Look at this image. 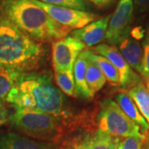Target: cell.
<instances>
[{"label": "cell", "mask_w": 149, "mask_h": 149, "mask_svg": "<svg viewBox=\"0 0 149 149\" xmlns=\"http://www.w3.org/2000/svg\"><path fill=\"white\" fill-rule=\"evenodd\" d=\"M6 101L18 109H32L54 117L63 114L65 97L46 74L26 72L12 89Z\"/></svg>", "instance_id": "cell-1"}, {"label": "cell", "mask_w": 149, "mask_h": 149, "mask_svg": "<svg viewBox=\"0 0 149 149\" xmlns=\"http://www.w3.org/2000/svg\"><path fill=\"white\" fill-rule=\"evenodd\" d=\"M0 14L39 42H54L71 32L70 28L54 21L32 0H1Z\"/></svg>", "instance_id": "cell-2"}, {"label": "cell", "mask_w": 149, "mask_h": 149, "mask_svg": "<svg viewBox=\"0 0 149 149\" xmlns=\"http://www.w3.org/2000/svg\"><path fill=\"white\" fill-rule=\"evenodd\" d=\"M46 50L0 14V65L29 72L42 63Z\"/></svg>", "instance_id": "cell-3"}, {"label": "cell", "mask_w": 149, "mask_h": 149, "mask_svg": "<svg viewBox=\"0 0 149 149\" xmlns=\"http://www.w3.org/2000/svg\"><path fill=\"white\" fill-rule=\"evenodd\" d=\"M12 128L32 139L50 141L58 134V124L56 117L46 113L18 109L11 115L9 121Z\"/></svg>", "instance_id": "cell-4"}, {"label": "cell", "mask_w": 149, "mask_h": 149, "mask_svg": "<svg viewBox=\"0 0 149 149\" xmlns=\"http://www.w3.org/2000/svg\"><path fill=\"white\" fill-rule=\"evenodd\" d=\"M98 130L117 138L138 137L145 139L147 134L138 124L133 122L122 111L116 102L105 100L100 104V111L97 117Z\"/></svg>", "instance_id": "cell-5"}, {"label": "cell", "mask_w": 149, "mask_h": 149, "mask_svg": "<svg viewBox=\"0 0 149 149\" xmlns=\"http://www.w3.org/2000/svg\"><path fill=\"white\" fill-rule=\"evenodd\" d=\"M133 12V0H118L117 8L110 17L105 36L109 45L116 47L123 38L130 33Z\"/></svg>", "instance_id": "cell-6"}, {"label": "cell", "mask_w": 149, "mask_h": 149, "mask_svg": "<svg viewBox=\"0 0 149 149\" xmlns=\"http://www.w3.org/2000/svg\"><path fill=\"white\" fill-rule=\"evenodd\" d=\"M32 2L45 11L54 21L70 29H80L87 24L99 19L97 14L88 11L51 5L38 0H32Z\"/></svg>", "instance_id": "cell-7"}, {"label": "cell", "mask_w": 149, "mask_h": 149, "mask_svg": "<svg viewBox=\"0 0 149 149\" xmlns=\"http://www.w3.org/2000/svg\"><path fill=\"white\" fill-rule=\"evenodd\" d=\"M85 46L76 38L67 36L52 43V64L55 71H73L74 62Z\"/></svg>", "instance_id": "cell-8"}, {"label": "cell", "mask_w": 149, "mask_h": 149, "mask_svg": "<svg viewBox=\"0 0 149 149\" xmlns=\"http://www.w3.org/2000/svg\"><path fill=\"white\" fill-rule=\"evenodd\" d=\"M93 52L109 60L118 70L121 88L128 89L140 82L138 74L134 73L133 69L130 67V65L115 46L100 44L93 49Z\"/></svg>", "instance_id": "cell-9"}, {"label": "cell", "mask_w": 149, "mask_h": 149, "mask_svg": "<svg viewBox=\"0 0 149 149\" xmlns=\"http://www.w3.org/2000/svg\"><path fill=\"white\" fill-rule=\"evenodd\" d=\"M111 15H107L71 32V37L80 41L85 47H92L105 39Z\"/></svg>", "instance_id": "cell-10"}, {"label": "cell", "mask_w": 149, "mask_h": 149, "mask_svg": "<svg viewBox=\"0 0 149 149\" xmlns=\"http://www.w3.org/2000/svg\"><path fill=\"white\" fill-rule=\"evenodd\" d=\"M0 149H57L53 143L36 141L18 133L0 134Z\"/></svg>", "instance_id": "cell-11"}, {"label": "cell", "mask_w": 149, "mask_h": 149, "mask_svg": "<svg viewBox=\"0 0 149 149\" xmlns=\"http://www.w3.org/2000/svg\"><path fill=\"white\" fill-rule=\"evenodd\" d=\"M119 138L97 130L77 139L72 144V149H117Z\"/></svg>", "instance_id": "cell-12"}, {"label": "cell", "mask_w": 149, "mask_h": 149, "mask_svg": "<svg viewBox=\"0 0 149 149\" xmlns=\"http://www.w3.org/2000/svg\"><path fill=\"white\" fill-rule=\"evenodd\" d=\"M118 49L130 67L143 74V52L139 40L135 39L129 33L118 44Z\"/></svg>", "instance_id": "cell-13"}, {"label": "cell", "mask_w": 149, "mask_h": 149, "mask_svg": "<svg viewBox=\"0 0 149 149\" xmlns=\"http://www.w3.org/2000/svg\"><path fill=\"white\" fill-rule=\"evenodd\" d=\"M80 55L83 57L94 62L100 69L103 74H104L106 80L110 83V85L113 86H120L118 71L109 60H107L105 57L102 56L100 55L96 54L91 50L83 51Z\"/></svg>", "instance_id": "cell-14"}, {"label": "cell", "mask_w": 149, "mask_h": 149, "mask_svg": "<svg viewBox=\"0 0 149 149\" xmlns=\"http://www.w3.org/2000/svg\"><path fill=\"white\" fill-rule=\"evenodd\" d=\"M116 103L120 107L122 111L128 116L133 122L138 124L142 128L145 134L149 132V124L142 115L138 107L134 104L133 100L126 93H120L116 97Z\"/></svg>", "instance_id": "cell-15"}, {"label": "cell", "mask_w": 149, "mask_h": 149, "mask_svg": "<svg viewBox=\"0 0 149 149\" xmlns=\"http://www.w3.org/2000/svg\"><path fill=\"white\" fill-rule=\"evenodd\" d=\"M86 66H87V60L80 54L78 58L76 59L73 67L76 95L80 96L82 99L91 100L94 98V95L91 93L86 83V79H85Z\"/></svg>", "instance_id": "cell-16"}, {"label": "cell", "mask_w": 149, "mask_h": 149, "mask_svg": "<svg viewBox=\"0 0 149 149\" xmlns=\"http://www.w3.org/2000/svg\"><path fill=\"white\" fill-rule=\"evenodd\" d=\"M25 73L0 65V101H6L9 92Z\"/></svg>", "instance_id": "cell-17"}, {"label": "cell", "mask_w": 149, "mask_h": 149, "mask_svg": "<svg viewBox=\"0 0 149 149\" xmlns=\"http://www.w3.org/2000/svg\"><path fill=\"white\" fill-rule=\"evenodd\" d=\"M128 95L149 124V91L148 88L140 81L128 91Z\"/></svg>", "instance_id": "cell-18"}, {"label": "cell", "mask_w": 149, "mask_h": 149, "mask_svg": "<svg viewBox=\"0 0 149 149\" xmlns=\"http://www.w3.org/2000/svg\"><path fill=\"white\" fill-rule=\"evenodd\" d=\"M86 60H87V66L85 72L86 83L91 93L95 95V93L100 91L104 86L107 80L100 69L91 61L88 59Z\"/></svg>", "instance_id": "cell-19"}, {"label": "cell", "mask_w": 149, "mask_h": 149, "mask_svg": "<svg viewBox=\"0 0 149 149\" xmlns=\"http://www.w3.org/2000/svg\"><path fill=\"white\" fill-rule=\"evenodd\" d=\"M55 77H56V84L62 92H64L65 95L71 97L77 96L73 71H66V72L55 71Z\"/></svg>", "instance_id": "cell-20"}, {"label": "cell", "mask_w": 149, "mask_h": 149, "mask_svg": "<svg viewBox=\"0 0 149 149\" xmlns=\"http://www.w3.org/2000/svg\"><path fill=\"white\" fill-rule=\"evenodd\" d=\"M44 3L51 5L64 7L68 8H73L77 10L87 11L89 8V4L85 0H38Z\"/></svg>", "instance_id": "cell-21"}, {"label": "cell", "mask_w": 149, "mask_h": 149, "mask_svg": "<svg viewBox=\"0 0 149 149\" xmlns=\"http://www.w3.org/2000/svg\"><path fill=\"white\" fill-rule=\"evenodd\" d=\"M145 139L138 137H128L120 139L118 144L117 149H142Z\"/></svg>", "instance_id": "cell-22"}, {"label": "cell", "mask_w": 149, "mask_h": 149, "mask_svg": "<svg viewBox=\"0 0 149 149\" xmlns=\"http://www.w3.org/2000/svg\"><path fill=\"white\" fill-rule=\"evenodd\" d=\"M143 76L146 80L149 78V27L143 42Z\"/></svg>", "instance_id": "cell-23"}, {"label": "cell", "mask_w": 149, "mask_h": 149, "mask_svg": "<svg viewBox=\"0 0 149 149\" xmlns=\"http://www.w3.org/2000/svg\"><path fill=\"white\" fill-rule=\"evenodd\" d=\"M134 9L138 13L149 12V0H133Z\"/></svg>", "instance_id": "cell-24"}, {"label": "cell", "mask_w": 149, "mask_h": 149, "mask_svg": "<svg viewBox=\"0 0 149 149\" xmlns=\"http://www.w3.org/2000/svg\"><path fill=\"white\" fill-rule=\"evenodd\" d=\"M9 118H10V115L8 113L7 108L4 105L3 102L0 101V127L8 122Z\"/></svg>", "instance_id": "cell-25"}, {"label": "cell", "mask_w": 149, "mask_h": 149, "mask_svg": "<svg viewBox=\"0 0 149 149\" xmlns=\"http://www.w3.org/2000/svg\"><path fill=\"white\" fill-rule=\"evenodd\" d=\"M100 8H106L111 6L115 0H87Z\"/></svg>", "instance_id": "cell-26"}, {"label": "cell", "mask_w": 149, "mask_h": 149, "mask_svg": "<svg viewBox=\"0 0 149 149\" xmlns=\"http://www.w3.org/2000/svg\"><path fill=\"white\" fill-rule=\"evenodd\" d=\"M142 149H149V132L147 133V136H146V139L144 140Z\"/></svg>", "instance_id": "cell-27"}, {"label": "cell", "mask_w": 149, "mask_h": 149, "mask_svg": "<svg viewBox=\"0 0 149 149\" xmlns=\"http://www.w3.org/2000/svg\"><path fill=\"white\" fill-rule=\"evenodd\" d=\"M147 88H148V90L149 91V78L147 80Z\"/></svg>", "instance_id": "cell-28"}]
</instances>
